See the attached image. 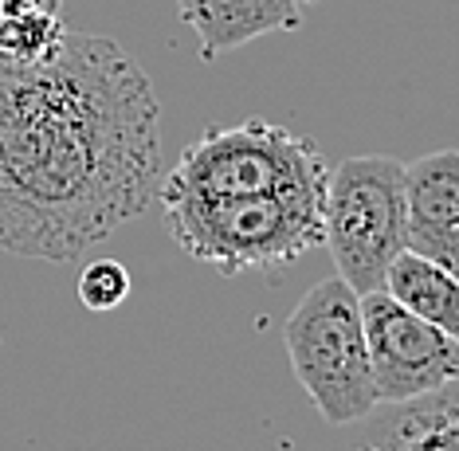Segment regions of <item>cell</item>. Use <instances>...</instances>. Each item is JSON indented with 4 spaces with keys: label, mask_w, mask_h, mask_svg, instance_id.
Returning a JSON list of instances; mask_svg holds the SVG:
<instances>
[{
    "label": "cell",
    "mask_w": 459,
    "mask_h": 451,
    "mask_svg": "<svg viewBox=\"0 0 459 451\" xmlns=\"http://www.w3.org/2000/svg\"><path fill=\"white\" fill-rule=\"evenodd\" d=\"M67 24L56 13H24V16H0V63L8 67H36L48 63L64 48Z\"/></svg>",
    "instance_id": "11"
},
{
    "label": "cell",
    "mask_w": 459,
    "mask_h": 451,
    "mask_svg": "<svg viewBox=\"0 0 459 451\" xmlns=\"http://www.w3.org/2000/svg\"><path fill=\"white\" fill-rule=\"evenodd\" d=\"M204 59L236 51L271 31L302 28V0H177Z\"/></svg>",
    "instance_id": "8"
},
{
    "label": "cell",
    "mask_w": 459,
    "mask_h": 451,
    "mask_svg": "<svg viewBox=\"0 0 459 451\" xmlns=\"http://www.w3.org/2000/svg\"><path fill=\"white\" fill-rule=\"evenodd\" d=\"M326 188H283L244 196H177L161 201L173 244L196 264L236 279L279 271L322 247Z\"/></svg>",
    "instance_id": "2"
},
{
    "label": "cell",
    "mask_w": 459,
    "mask_h": 451,
    "mask_svg": "<svg viewBox=\"0 0 459 451\" xmlns=\"http://www.w3.org/2000/svg\"><path fill=\"white\" fill-rule=\"evenodd\" d=\"M283 342L295 381L307 389L326 424H358L373 412L377 389L365 345L361 295L342 275L315 282L299 299L287 318Z\"/></svg>",
    "instance_id": "3"
},
{
    "label": "cell",
    "mask_w": 459,
    "mask_h": 451,
    "mask_svg": "<svg viewBox=\"0 0 459 451\" xmlns=\"http://www.w3.org/2000/svg\"><path fill=\"white\" fill-rule=\"evenodd\" d=\"M361 318L377 404H409L459 381V342L401 307L389 291L361 295Z\"/></svg>",
    "instance_id": "6"
},
{
    "label": "cell",
    "mask_w": 459,
    "mask_h": 451,
    "mask_svg": "<svg viewBox=\"0 0 459 451\" xmlns=\"http://www.w3.org/2000/svg\"><path fill=\"white\" fill-rule=\"evenodd\" d=\"M404 247L459 275V150L404 165Z\"/></svg>",
    "instance_id": "7"
},
{
    "label": "cell",
    "mask_w": 459,
    "mask_h": 451,
    "mask_svg": "<svg viewBox=\"0 0 459 451\" xmlns=\"http://www.w3.org/2000/svg\"><path fill=\"white\" fill-rule=\"evenodd\" d=\"M361 451H459V401L404 408L385 421Z\"/></svg>",
    "instance_id": "10"
},
{
    "label": "cell",
    "mask_w": 459,
    "mask_h": 451,
    "mask_svg": "<svg viewBox=\"0 0 459 451\" xmlns=\"http://www.w3.org/2000/svg\"><path fill=\"white\" fill-rule=\"evenodd\" d=\"M330 165L318 142L279 122L247 118L216 126L201 142L185 145L158 196H244L283 193V188H326Z\"/></svg>",
    "instance_id": "4"
},
{
    "label": "cell",
    "mask_w": 459,
    "mask_h": 451,
    "mask_svg": "<svg viewBox=\"0 0 459 451\" xmlns=\"http://www.w3.org/2000/svg\"><path fill=\"white\" fill-rule=\"evenodd\" d=\"M322 244L358 295L385 287V267L404 251V165L385 153H358L326 177Z\"/></svg>",
    "instance_id": "5"
},
{
    "label": "cell",
    "mask_w": 459,
    "mask_h": 451,
    "mask_svg": "<svg viewBox=\"0 0 459 451\" xmlns=\"http://www.w3.org/2000/svg\"><path fill=\"white\" fill-rule=\"evenodd\" d=\"M130 299V271L118 259H91L79 275V302L95 314L118 310Z\"/></svg>",
    "instance_id": "12"
},
{
    "label": "cell",
    "mask_w": 459,
    "mask_h": 451,
    "mask_svg": "<svg viewBox=\"0 0 459 451\" xmlns=\"http://www.w3.org/2000/svg\"><path fill=\"white\" fill-rule=\"evenodd\" d=\"M381 291H389L401 307H409L412 314H420L424 322L440 326L444 334H452L459 342V275H452L447 267L404 247L401 256L385 267Z\"/></svg>",
    "instance_id": "9"
},
{
    "label": "cell",
    "mask_w": 459,
    "mask_h": 451,
    "mask_svg": "<svg viewBox=\"0 0 459 451\" xmlns=\"http://www.w3.org/2000/svg\"><path fill=\"white\" fill-rule=\"evenodd\" d=\"M161 102L122 44L67 31L36 67L0 63V251L79 264L158 193Z\"/></svg>",
    "instance_id": "1"
},
{
    "label": "cell",
    "mask_w": 459,
    "mask_h": 451,
    "mask_svg": "<svg viewBox=\"0 0 459 451\" xmlns=\"http://www.w3.org/2000/svg\"><path fill=\"white\" fill-rule=\"evenodd\" d=\"M64 0H0V16H24V13H56Z\"/></svg>",
    "instance_id": "13"
}]
</instances>
